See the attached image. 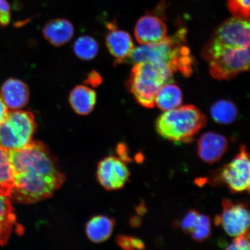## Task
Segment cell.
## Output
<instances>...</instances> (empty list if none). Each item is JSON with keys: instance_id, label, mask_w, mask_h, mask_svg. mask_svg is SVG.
I'll return each instance as SVG.
<instances>
[{"instance_id": "cell-28", "label": "cell", "mask_w": 250, "mask_h": 250, "mask_svg": "<svg viewBox=\"0 0 250 250\" xmlns=\"http://www.w3.org/2000/svg\"><path fill=\"white\" fill-rule=\"evenodd\" d=\"M102 83V78L99 74L95 71L90 72L87 75L85 80V83L93 87H97Z\"/></svg>"}, {"instance_id": "cell-3", "label": "cell", "mask_w": 250, "mask_h": 250, "mask_svg": "<svg viewBox=\"0 0 250 250\" xmlns=\"http://www.w3.org/2000/svg\"><path fill=\"white\" fill-rule=\"evenodd\" d=\"M207 118L199 109L186 105L165 111L156 122V129L165 139L189 142L206 126Z\"/></svg>"}, {"instance_id": "cell-25", "label": "cell", "mask_w": 250, "mask_h": 250, "mask_svg": "<svg viewBox=\"0 0 250 250\" xmlns=\"http://www.w3.org/2000/svg\"><path fill=\"white\" fill-rule=\"evenodd\" d=\"M117 242L119 246L125 250L146 249L145 243L137 237L120 235L117 237Z\"/></svg>"}, {"instance_id": "cell-8", "label": "cell", "mask_w": 250, "mask_h": 250, "mask_svg": "<svg viewBox=\"0 0 250 250\" xmlns=\"http://www.w3.org/2000/svg\"><path fill=\"white\" fill-rule=\"evenodd\" d=\"M209 62L210 73L215 79H231L249 69L250 47L224 52Z\"/></svg>"}, {"instance_id": "cell-27", "label": "cell", "mask_w": 250, "mask_h": 250, "mask_svg": "<svg viewBox=\"0 0 250 250\" xmlns=\"http://www.w3.org/2000/svg\"><path fill=\"white\" fill-rule=\"evenodd\" d=\"M14 226L0 222V246H4L7 243Z\"/></svg>"}, {"instance_id": "cell-18", "label": "cell", "mask_w": 250, "mask_h": 250, "mask_svg": "<svg viewBox=\"0 0 250 250\" xmlns=\"http://www.w3.org/2000/svg\"><path fill=\"white\" fill-rule=\"evenodd\" d=\"M114 224L113 220L103 215L94 217L87 224V235L93 242H104L111 236Z\"/></svg>"}, {"instance_id": "cell-14", "label": "cell", "mask_w": 250, "mask_h": 250, "mask_svg": "<svg viewBox=\"0 0 250 250\" xmlns=\"http://www.w3.org/2000/svg\"><path fill=\"white\" fill-rule=\"evenodd\" d=\"M0 95L8 108L20 109L29 102L30 91L29 87L22 81L10 78L3 83Z\"/></svg>"}, {"instance_id": "cell-11", "label": "cell", "mask_w": 250, "mask_h": 250, "mask_svg": "<svg viewBox=\"0 0 250 250\" xmlns=\"http://www.w3.org/2000/svg\"><path fill=\"white\" fill-rule=\"evenodd\" d=\"M167 29L158 14H146L139 19L134 29L136 39L140 44L158 43L167 37Z\"/></svg>"}, {"instance_id": "cell-19", "label": "cell", "mask_w": 250, "mask_h": 250, "mask_svg": "<svg viewBox=\"0 0 250 250\" xmlns=\"http://www.w3.org/2000/svg\"><path fill=\"white\" fill-rule=\"evenodd\" d=\"M183 95L179 87L174 84L166 83L156 94L155 105L161 110L167 111L179 107Z\"/></svg>"}, {"instance_id": "cell-5", "label": "cell", "mask_w": 250, "mask_h": 250, "mask_svg": "<svg viewBox=\"0 0 250 250\" xmlns=\"http://www.w3.org/2000/svg\"><path fill=\"white\" fill-rule=\"evenodd\" d=\"M250 21L233 17L220 25L202 51L203 58L210 62L229 50L250 47Z\"/></svg>"}, {"instance_id": "cell-22", "label": "cell", "mask_w": 250, "mask_h": 250, "mask_svg": "<svg viewBox=\"0 0 250 250\" xmlns=\"http://www.w3.org/2000/svg\"><path fill=\"white\" fill-rule=\"evenodd\" d=\"M99 48L96 40L88 36L80 37L74 44L75 54L83 61L92 60L98 55Z\"/></svg>"}, {"instance_id": "cell-10", "label": "cell", "mask_w": 250, "mask_h": 250, "mask_svg": "<svg viewBox=\"0 0 250 250\" xmlns=\"http://www.w3.org/2000/svg\"><path fill=\"white\" fill-rule=\"evenodd\" d=\"M130 171L125 162L115 156H109L100 162L98 179L107 190L123 188L129 180Z\"/></svg>"}, {"instance_id": "cell-20", "label": "cell", "mask_w": 250, "mask_h": 250, "mask_svg": "<svg viewBox=\"0 0 250 250\" xmlns=\"http://www.w3.org/2000/svg\"><path fill=\"white\" fill-rule=\"evenodd\" d=\"M14 174L8 150L0 146V194L11 197Z\"/></svg>"}, {"instance_id": "cell-30", "label": "cell", "mask_w": 250, "mask_h": 250, "mask_svg": "<svg viewBox=\"0 0 250 250\" xmlns=\"http://www.w3.org/2000/svg\"><path fill=\"white\" fill-rule=\"evenodd\" d=\"M8 112V108L0 95V123H1L7 117Z\"/></svg>"}, {"instance_id": "cell-31", "label": "cell", "mask_w": 250, "mask_h": 250, "mask_svg": "<svg viewBox=\"0 0 250 250\" xmlns=\"http://www.w3.org/2000/svg\"><path fill=\"white\" fill-rule=\"evenodd\" d=\"M136 210L137 213H138L139 215H145L146 211H147V209H146L145 202L143 201L142 203H141L140 204L137 206Z\"/></svg>"}, {"instance_id": "cell-7", "label": "cell", "mask_w": 250, "mask_h": 250, "mask_svg": "<svg viewBox=\"0 0 250 250\" xmlns=\"http://www.w3.org/2000/svg\"><path fill=\"white\" fill-rule=\"evenodd\" d=\"M250 158L246 146H242L239 152L229 164L212 172L208 179L212 186L226 184L233 193L249 192Z\"/></svg>"}, {"instance_id": "cell-34", "label": "cell", "mask_w": 250, "mask_h": 250, "mask_svg": "<svg viewBox=\"0 0 250 250\" xmlns=\"http://www.w3.org/2000/svg\"><path fill=\"white\" fill-rule=\"evenodd\" d=\"M136 161L138 162H142L143 161L144 156L143 155H142L141 154H139L136 156Z\"/></svg>"}, {"instance_id": "cell-33", "label": "cell", "mask_w": 250, "mask_h": 250, "mask_svg": "<svg viewBox=\"0 0 250 250\" xmlns=\"http://www.w3.org/2000/svg\"><path fill=\"white\" fill-rule=\"evenodd\" d=\"M208 179L206 178H199V179L195 180V183L199 187L204 186Z\"/></svg>"}, {"instance_id": "cell-6", "label": "cell", "mask_w": 250, "mask_h": 250, "mask_svg": "<svg viewBox=\"0 0 250 250\" xmlns=\"http://www.w3.org/2000/svg\"><path fill=\"white\" fill-rule=\"evenodd\" d=\"M36 129L35 118L31 112L14 109L0 123V146L7 150L22 149L33 142Z\"/></svg>"}, {"instance_id": "cell-24", "label": "cell", "mask_w": 250, "mask_h": 250, "mask_svg": "<svg viewBox=\"0 0 250 250\" xmlns=\"http://www.w3.org/2000/svg\"><path fill=\"white\" fill-rule=\"evenodd\" d=\"M10 198L11 197L0 194V222L14 226L16 217Z\"/></svg>"}, {"instance_id": "cell-15", "label": "cell", "mask_w": 250, "mask_h": 250, "mask_svg": "<svg viewBox=\"0 0 250 250\" xmlns=\"http://www.w3.org/2000/svg\"><path fill=\"white\" fill-rule=\"evenodd\" d=\"M181 227L184 232L191 234L193 239L196 242L205 241L211 235L210 217L194 210L188 212L181 221Z\"/></svg>"}, {"instance_id": "cell-23", "label": "cell", "mask_w": 250, "mask_h": 250, "mask_svg": "<svg viewBox=\"0 0 250 250\" xmlns=\"http://www.w3.org/2000/svg\"><path fill=\"white\" fill-rule=\"evenodd\" d=\"M250 0H228V7L233 17L250 21Z\"/></svg>"}, {"instance_id": "cell-13", "label": "cell", "mask_w": 250, "mask_h": 250, "mask_svg": "<svg viewBox=\"0 0 250 250\" xmlns=\"http://www.w3.org/2000/svg\"><path fill=\"white\" fill-rule=\"evenodd\" d=\"M109 26L110 32L106 37V46L117 64L123 63L134 48L133 40L126 31L117 29L112 24Z\"/></svg>"}, {"instance_id": "cell-16", "label": "cell", "mask_w": 250, "mask_h": 250, "mask_svg": "<svg viewBox=\"0 0 250 250\" xmlns=\"http://www.w3.org/2000/svg\"><path fill=\"white\" fill-rule=\"evenodd\" d=\"M42 32L45 39L51 44L61 46L73 38L74 29L73 24L65 19H55L45 24Z\"/></svg>"}, {"instance_id": "cell-21", "label": "cell", "mask_w": 250, "mask_h": 250, "mask_svg": "<svg viewBox=\"0 0 250 250\" xmlns=\"http://www.w3.org/2000/svg\"><path fill=\"white\" fill-rule=\"evenodd\" d=\"M238 114L237 107L232 102L218 101L211 108V115L213 120L220 124H230L236 120Z\"/></svg>"}, {"instance_id": "cell-1", "label": "cell", "mask_w": 250, "mask_h": 250, "mask_svg": "<svg viewBox=\"0 0 250 250\" xmlns=\"http://www.w3.org/2000/svg\"><path fill=\"white\" fill-rule=\"evenodd\" d=\"M14 174L11 197L22 203L50 198L64 181L54 156L45 145L32 142L22 149L8 150Z\"/></svg>"}, {"instance_id": "cell-17", "label": "cell", "mask_w": 250, "mask_h": 250, "mask_svg": "<svg viewBox=\"0 0 250 250\" xmlns=\"http://www.w3.org/2000/svg\"><path fill=\"white\" fill-rule=\"evenodd\" d=\"M97 102L96 93L85 85H78L70 94V104L78 114L86 115L91 112Z\"/></svg>"}, {"instance_id": "cell-29", "label": "cell", "mask_w": 250, "mask_h": 250, "mask_svg": "<svg viewBox=\"0 0 250 250\" xmlns=\"http://www.w3.org/2000/svg\"><path fill=\"white\" fill-rule=\"evenodd\" d=\"M118 154L120 155V159L123 161L129 162L131 159L128 156L127 148L126 145L124 144H121L118 147Z\"/></svg>"}, {"instance_id": "cell-35", "label": "cell", "mask_w": 250, "mask_h": 250, "mask_svg": "<svg viewBox=\"0 0 250 250\" xmlns=\"http://www.w3.org/2000/svg\"><path fill=\"white\" fill-rule=\"evenodd\" d=\"M8 2L6 0H0V8L4 7V5L8 4Z\"/></svg>"}, {"instance_id": "cell-12", "label": "cell", "mask_w": 250, "mask_h": 250, "mask_svg": "<svg viewBox=\"0 0 250 250\" xmlns=\"http://www.w3.org/2000/svg\"><path fill=\"white\" fill-rule=\"evenodd\" d=\"M228 146V140L223 135L214 132L206 133L198 141V154L206 163L213 164L223 157Z\"/></svg>"}, {"instance_id": "cell-32", "label": "cell", "mask_w": 250, "mask_h": 250, "mask_svg": "<svg viewBox=\"0 0 250 250\" xmlns=\"http://www.w3.org/2000/svg\"><path fill=\"white\" fill-rule=\"evenodd\" d=\"M130 224L134 227H138L142 224V220L139 217H133L131 218Z\"/></svg>"}, {"instance_id": "cell-4", "label": "cell", "mask_w": 250, "mask_h": 250, "mask_svg": "<svg viewBox=\"0 0 250 250\" xmlns=\"http://www.w3.org/2000/svg\"><path fill=\"white\" fill-rule=\"evenodd\" d=\"M173 74L167 68L151 62H137L134 64L126 85L141 105L153 108L156 94L171 80Z\"/></svg>"}, {"instance_id": "cell-2", "label": "cell", "mask_w": 250, "mask_h": 250, "mask_svg": "<svg viewBox=\"0 0 250 250\" xmlns=\"http://www.w3.org/2000/svg\"><path fill=\"white\" fill-rule=\"evenodd\" d=\"M186 30H180L158 43L134 48L123 62L135 64L149 62L167 68L173 74L179 71L184 76H189L192 73L193 60L186 45Z\"/></svg>"}, {"instance_id": "cell-9", "label": "cell", "mask_w": 250, "mask_h": 250, "mask_svg": "<svg viewBox=\"0 0 250 250\" xmlns=\"http://www.w3.org/2000/svg\"><path fill=\"white\" fill-rule=\"evenodd\" d=\"M221 225L228 235L236 237L249 232L250 212L245 203L234 204L229 200L223 201Z\"/></svg>"}, {"instance_id": "cell-26", "label": "cell", "mask_w": 250, "mask_h": 250, "mask_svg": "<svg viewBox=\"0 0 250 250\" xmlns=\"http://www.w3.org/2000/svg\"><path fill=\"white\" fill-rule=\"evenodd\" d=\"M250 234L249 232L245 234L236 236L233 242L228 246L227 250H250Z\"/></svg>"}]
</instances>
